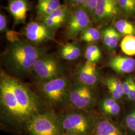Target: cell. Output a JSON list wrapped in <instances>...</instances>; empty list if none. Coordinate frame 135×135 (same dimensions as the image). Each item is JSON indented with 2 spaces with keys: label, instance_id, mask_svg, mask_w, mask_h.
Here are the masks:
<instances>
[{
  "label": "cell",
  "instance_id": "obj_1",
  "mask_svg": "<svg viewBox=\"0 0 135 135\" xmlns=\"http://www.w3.org/2000/svg\"><path fill=\"white\" fill-rule=\"evenodd\" d=\"M1 112L11 123L25 125L43 112V103L25 84L2 71L0 76Z\"/></svg>",
  "mask_w": 135,
  "mask_h": 135
},
{
  "label": "cell",
  "instance_id": "obj_2",
  "mask_svg": "<svg viewBox=\"0 0 135 135\" xmlns=\"http://www.w3.org/2000/svg\"><path fill=\"white\" fill-rule=\"evenodd\" d=\"M45 50L31 43L29 41L20 40L10 43L3 55L6 67L14 74L22 76L31 72L34 64Z\"/></svg>",
  "mask_w": 135,
  "mask_h": 135
},
{
  "label": "cell",
  "instance_id": "obj_3",
  "mask_svg": "<svg viewBox=\"0 0 135 135\" xmlns=\"http://www.w3.org/2000/svg\"><path fill=\"white\" fill-rule=\"evenodd\" d=\"M71 83L64 76L47 82L39 83L37 89L41 97L49 104L62 107L70 103Z\"/></svg>",
  "mask_w": 135,
  "mask_h": 135
},
{
  "label": "cell",
  "instance_id": "obj_4",
  "mask_svg": "<svg viewBox=\"0 0 135 135\" xmlns=\"http://www.w3.org/2000/svg\"><path fill=\"white\" fill-rule=\"evenodd\" d=\"M25 128L29 135H65L62 117L50 111L33 117Z\"/></svg>",
  "mask_w": 135,
  "mask_h": 135
},
{
  "label": "cell",
  "instance_id": "obj_5",
  "mask_svg": "<svg viewBox=\"0 0 135 135\" xmlns=\"http://www.w3.org/2000/svg\"><path fill=\"white\" fill-rule=\"evenodd\" d=\"M31 73L39 83L47 82L64 76L62 64L58 57L53 54L45 53L40 57Z\"/></svg>",
  "mask_w": 135,
  "mask_h": 135
},
{
  "label": "cell",
  "instance_id": "obj_6",
  "mask_svg": "<svg viewBox=\"0 0 135 135\" xmlns=\"http://www.w3.org/2000/svg\"><path fill=\"white\" fill-rule=\"evenodd\" d=\"M67 24L65 31L66 38L76 39L84 31L91 27L90 15L83 6L72 8Z\"/></svg>",
  "mask_w": 135,
  "mask_h": 135
},
{
  "label": "cell",
  "instance_id": "obj_7",
  "mask_svg": "<svg viewBox=\"0 0 135 135\" xmlns=\"http://www.w3.org/2000/svg\"><path fill=\"white\" fill-rule=\"evenodd\" d=\"M94 94L91 86L83 84L78 80L71 83L70 89V103L80 110H87L92 106Z\"/></svg>",
  "mask_w": 135,
  "mask_h": 135
},
{
  "label": "cell",
  "instance_id": "obj_8",
  "mask_svg": "<svg viewBox=\"0 0 135 135\" xmlns=\"http://www.w3.org/2000/svg\"><path fill=\"white\" fill-rule=\"evenodd\" d=\"M64 133L87 135L91 129L90 121L87 115L79 111H70L62 117Z\"/></svg>",
  "mask_w": 135,
  "mask_h": 135
},
{
  "label": "cell",
  "instance_id": "obj_9",
  "mask_svg": "<svg viewBox=\"0 0 135 135\" xmlns=\"http://www.w3.org/2000/svg\"><path fill=\"white\" fill-rule=\"evenodd\" d=\"M54 31L42 21H32L25 27L24 34L31 43L39 44L55 41Z\"/></svg>",
  "mask_w": 135,
  "mask_h": 135
},
{
  "label": "cell",
  "instance_id": "obj_10",
  "mask_svg": "<svg viewBox=\"0 0 135 135\" xmlns=\"http://www.w3.org/2000/svg\"><path fill=\"white\" fill-rule=\"evenodd\" d=\"M119 11L118 0H98L94 17L99 22H107L115 18Z\"/></svg>",
  "mask_w": 135,
  "mask_h": 135
},
{
  "label": "cell",
  "instance_id": "obj_11",
  "mask_svg": "<svg viewBox=\"0 0 135 135\" xmlns=\"http://www.w3.org/2000/svg\"><path fill=\"white\" fill-rule=\"evenodd\" d=\"M31 6L29 0H9L8 9L16 24L26 22Z\"/></svg>",
  "mask_w": 135,
  "mask_h": 135
},
{
  "label": "cell",
  "instance_id": "obj_12",
  "mask_svg": "<svg viewBox=\"0 0 135 135\" xmlns=\"http://www.w3.org/2000/svg\"><path fill=\"white\" fill-rule=\"evenodd\" d=\"M70 12V8L67 5H61L51 14L40 20L54 31L67 22Z\"/></svg>",
  "mask_w": 135,
  "mask_h": 135
},
{
  "label": "cell",
  "instance_id": "obj_13",
  "mask_svg": "<svg viewBox=\"0 0 135 135\" xmlns=\"http://www.w3.org/2000/svg\"><path fill=\"white\" fill-rule=\"evenodd\" d=\"M77 80L89 86H94L98 81L96 63L86 61L78 68L76 73Z\"/></svg>",
  "mask_w": 135,
  "mask_h": 135
},
{
  "label": "cell",
  "instance_id": "obj_14",
  "mask_svg": "<svg viewBox=\"0 0 135 135\" xmlns=\"http://www.w3.org/2000/svg\"><path fill=\"white\" fill-rule=\"evenodd\" d=\"M109 66L119 74H127L133 72L135 68V60L133 58L117 56L109 62Z\"/></svg>",
  "mask_w": 135,
  "mask_h": 135
},
{
  "label": "cell",
  "instance_id": "obj_15",
  "mask_svg": "<svg viewBox=\"0 0 135 135\" xmlns=\"http://www.w3.org/2000/svg\"><path fill=\"white\" fill-rule=\"evenodd\" d=\"M103 43L109 50L116 48L121 38L120 33L112 26L105 27L102 33Z\"/></svg>",
  "mask_w": 135,
  "mask_h": 135
},
{
  "label": "cell",
  "instance_id": "obj_16",
  "mask_svg": "<svg viewBox=\"0 0 135 135\" xmlns=\"http://www.w3.org/2000/svg\"><path fill=\"white\" fill-rule=\"evenodd\" d=\"M61 5L59 0H38L36 10L39 20L51 14Z\"/></svg>",
  "mask_w": 135,
  "mask_h": 135
},
{
  "label": "cell",
  "instance_id": "obj_17",
  "mask_svg": "<svg viewBox=\"0 0 135 135\" xmlns=\"http://www.w3.org/2000/svg\"><path fill=\"white\" fill-rule=\"evenodd\" d=\"M81 50L80 45L76 43H69L63 46L59 51L61 58L67 61H74L80 58Z\"/></svg>",
  "mask_w": 135,
  "mask_h": 135
},
{
  "label": "cell",
  "instance_id": "obj_18",
  "mask_svg": "<svg viewBox=\"0 0 135 135\" xmlns=\"http://www.w3.org/2000/svg\"><path fill=\"white\" fill-rule=\"evenodd\" d=\"M96 132L100 135H122L116 126L107 120H102L97 124Z\"/></svg>",
  "mask_w": 135,
  "mask_h": 135
},
{
  "label": "cell",
  "instance_id": "obj_19",
  "mask_svg": "<svg viewBox=\"0 0 135 135\" xmlns=\"http://www.w3.org/2000/svg\"><path fill=\"white\" fill-rule=\"evenodd\" d=\"M121 50L128 56L135 55V36L127 35L121 41Z\"/></svg>",
  "mask_w": 135,
  "mask_h": 135
},
{
  "label": "cell",
  "instance_id": "obj_20",
  "mask_svg": "<svg viewBox=\"0 0 135 135\" xmlns=\"http://www.w3.org/2000/svg\"><path fill=\"white\" fill-rule=\"evenodd\" d=\"M101 35L100 32L98 29L90 27L80 35V38L81 41L90 43L99 40Z\"/></svg>",
  "mask_w": 135,
  "mask_h": 135
},
{
  "label": "cell",
  "instance_id": "obj_21",
  "mask_svg": "<svg viewBox=\"0 0 135 135\" xmlns=\"http://www.w3.org/2000/svg\"><path fill=\"white\" fill-rule=\"evenodd\" d=\"M115 29L120 34L124 35H135V27L125 20H118L115 23Z\"/></svg>",
  "mask_w": 135,
  "mask_h": 135
},
{
  "label": "cell",
  "instance_id": "obj_22",
  "mask_svg": "<svg viewBox=\"0 0 135 135\" xmlns=\"http://www.w3.org/2000/svg\"><path fill=\"white\" fill-rule=\"evenodd\" d=\"M85 57L87 61L96 63L102 57V53L100 48L95 45H91L87 47L85 52Z\"/></svg>",
  "mask_w": 135,
  "mask_h": 135
},
{
  "label": "cell",
  "instance_id": "obj_23",
  "mask_svg": "<svg viewBox=\"0 0 135 135\" xmlns=\"http://www.w3.org/2000/svg\"><path fill=\"white\" fill-rule=\"evenodd\" d=\"M122 10L129 14H135V0H118Z\"/></svg>",
  "mask_w": 135,
  "mask_h": 135
},
{
  "label": "cell",
  "instance_id": "obj_24",
  "mask_svg": "<svg viewBox=\"0 0 135 135\" xmlns=\"http://www.w3.org/2000/svg\"><path fill=\"white\" fill-rule=\"evenodd\" d=\"M105 81L110 83L114 87L116 90L120 94L122 97L125 94L123 88V84L118 79L114 77H110L107 78Z\"/></svg>",
  "mask_w": 135,
  "mask_h": 135
},
{
  "label": "cell",
  "instance_id": "obj_25",
  "mask_svg": "<svg viewBox=\"0 0 135 135\" xmlns=\"http://www.w3.org/2000/svg\"><path fill=\"white\" fill-rule=\"evenodd\" d=\"M98 0H85L83 7L92 17H95V12Z\"/></svg>",
  "mask_w": 135,
  "mask_h": 135
},
{
  "label": "cell",
  "instance_id": "obj_26",
  "mask_svg": "<svg viewBox=\"0 0 135 135\" xmlns=\"http://www.w3.org/2000/svg\"><path fill=\"white\" fill-rule=\"evenodd\" d=\"M6 38L10 41L11 43L19 41L21 39L19 38L18 32L13 30H8L6 32Z\"/></svg>",
  "mask_w": 135,
  "mask_h": 135
},
{
  "label": "cell",
  "instance_id": "obj_27",
  "mask_svg": "<svg viewBox=\"0 0 135 135\" xmlns=\"http://www.w3.org/2000/svg\"><path fill=\"white\" fill-rule=\"evenodd\" d=\"M126 122L131 130L135 131V111L127 116Z\"/></svg>",
  "mask_w": 135,
  "mask_h": 135
},
{
  "label": "cell",
  "instance_id": "obj_28",
  "mask_svg": "<svg viewBox=\"0 0 135 135\" xmlns=\"http://www.w3.org/2000/svg\"><path fill=\"white\" fill-rule=\"evenodd\" d=\"M117 103L116 102L115 99L113 98H106L102 102L101 104L102 109L104 112L110 107L115 105Z\"/></svg>",
  "mask_w": 135,
  "mask_h": 135
},
{
  "label": "cell",
  "instance_id": "obj_29",
  "mask_svg": "<svg viewBox=\"0 0 135 135\" xmlns=\"http://www.w3.org/2000/svg\"><path fill=\"white\" fill-rule=\"evenodd\" d=\"M8 23L7 17L3 13L0 14V32L1 33L6 32L8 31Z\"/></svg>",
  "mask_w": 135,
  "mask_h": 135
},
{
  "label": "cell",
  "instance_id": "obj_30",
  "mask_svg": "<svg viewBox=\"0 0 135 135\" xmlns=\"http://www.w3.org/2000/svg\"><path fill=\"white\" fill-rule=\"evenodd\" d=\"M121 110L120 107L118 104H116L115 105L110 107L106 110L104 111V112L109 115H117L119 114Z\"/></svg>",
  "mask_w": 135,
  "mask_h": 135
},
{
  "label": "cell",
  "instance_id": "obj_31",
  "mask_svg": "<svg viewBox=\"0 0 135 135\" xmlns=\"http://www.w3.org/2000/svg\"><path fill=\"white\" fill-rule=\"evenodd\" d=\"M134 82V81L132 78H129L123 83V88L125 95H128L129 94Z\"/></svg>",
  "mask_w": 135,
  "mask_h": 135
},
{
  "label": "cell",
  "instance_id": "obj_32",
  "mask_svg": "<svg viewBox=\"0 0 135 135\" xmlns=\"http://www.w3.org/2000/svg\"><path fill=\"white\" fill-rule=\"evenodd\" d=\"M105 85H106L107 87L109 90V92L110 93L113 99L115 100H119L121 98L122 96L120 95V94L112 85L106 81H105Z\"/></svg>",
  "mask_w": 135,
  "mask_h": 135
},
{
  "label": "cell",
  "instance_id": "obj_33",
  "mask_svg": "<svg viewBox=\"0 0 135 135\" xmlns=\"http://www.w3.org/2000/svg\"><path fill=\"white\" fill-rule=\"evenodd\" d=\"M66 5L70 8H74L79 6H83L85 0H65Z\"/></svg>",
  "mask_w": 135,
  "mask_h": 135
},
{
  "label": "cell",
  "instance_id": "obj_34",
  "mask_svg": "<svg viewBox=\"0 0 135 135\" xmlns=\"http://www.w3.org/2000/svg\"><path fill=\"white\" fill-rule=\"evenodd\" d=\"M128 98H129V100L131 101H135V82L134 81L133 85L132 86V88L131 89L130 92L129 94L127 95Z\"/></svg>",
  "mask_w": 135,
  "mask_h": 135
},
{
  "label": "cell",
  "instance_id": "obj_35",
  "mask_svg": "<svg viewBox=\"0 0 135 135\" xmlns=\"http://www.w3.org/2000/svg\"><path fill=\"white\" fill-rule=\"evenodd\" d=\"M65 135H80L78 134H76V133H65Z\"/></svg>",
  "mask_w": 135,
  "mask_h": 135
},
{
  "label": "cell",
  "instance_id": "obj_36",
  "mask_svg": "<svg viewBox=\"0 0 135 135\" xmlns=\"http://www.w3.org/2000/svg\"><path fill=\"white\" fill-rule=\"evenodd\" d=\"M95 135H99V134H97V133H96V134H95Z\"/></svg>",
  "mask_w": 135,
  "mask_h": 135
}]
</instances>
